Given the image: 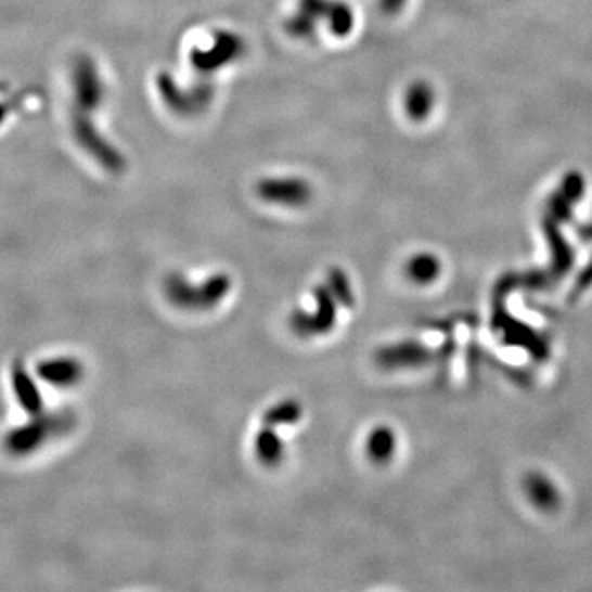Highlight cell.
Returning <instances> with one entry per match:
<instances>
[{
	"label": "cell",
	"instance_id": "obj_19",
	"mask_svg": "<svg viewBox=\"0 0 592 592\" xmlns=\"http://www.w3.org/2000/svg\"><path fill=\"white\" fill-rule=\"evenodd\" d=\"M2 89H5V85H2V82H0V91H2Z\"/></svg>",
	"mask_w": 592,
	"mask_h": 592
},
{
	"label": "cell",
	"instance_id": "obj_10",
	"mask_svg": "<svg viewBox=\"0 0 592 592\" xmlns=\"http://www.w3.org/2000/svg\"><path fill=\"white\" fill-rule=\"evenodd\" d=\"M11 382L15 400H17L21 409L24 410V413H27L28 416H37L44 412L43 397H41L40 388H38L34 375L21 362L12 365Z\"/></svg>",
	"mask_w": 592,
	"mask_h": 592
},
{
	"label": "cell",
	"instance_id": "obj_9",
	"mask_svg": "<svg viewBox=\"0 0 592 592\" xmlns=\"http://www.w3.org/2000/svg\"><path fill=\"white\" fill-rule=\"evenodd\" d=\"M38 378L53 387H73L85 375V365L75 358H52L38 362L35 368Z\"/></svg>",
	"mask_w": 592,
	"mask_h": 592
},
{
	"label": "cell",
	"instance_id": "obj_11",
	"mask_svg": "<svg viewBox=\"0 0 592 592\" xmlns=\"http://www.w3.org/2000/svg\"><path fill=\"white\" fill-rule=\"evenodd\" d=\"M436 92L428 81L412 82L403 95V110L413 123H423L428 119L435 110Z\"/></svg>",
	"mask_w": 592,
	"mask_h": 592
},
{
	"label": "cell",
	"instance_id": "obj_2",
	"mask_svg": "<svg viewBox=\"0 0 592 592\" xmlns=\"http://www.w3.org/2000/svg\"><path fill=\"white\" fill-rule=\"evenodd\" d=\"M356 295L348 273L343 269H331L326 282L313 289V310H295L289 326L296 336L320 337L336 326L339 310L355 307Z\"/></svg>",
	"mask_w": 592,
	"mask_h": 592
},
{
	"label": "cell",
	"instance_id": "obj_14",
	"mask_svg": "<svg viewBox=\"0 0 592 592\" xmlns=\"http://www.w3.org/2000/svg\"><path fill=\"white\" fill-rule=\"evenodd\" d=\"M324 21L327 22V28L336 37H346V35L355 30L356 15L348 2H344V0H330Z\"/></svg>",
	"mask_w": 592,
	"mask_h": 592
},
{
	"label": "cell",
	"instance_id": "obj_1",
	"mask_svg": "<svg viewBox=\"0 0 592 592\" xmlns=\"http://www.w3.org/2000/svg\"><path fill=\"white\" fill-rule=\"evenodd\" d=\"M72 133L79 149L107 173L123 175L127 160L123 152L95 126V114L106 98L103 76L89 55L76 56L72 68Z\"/></svg>",
	"mask_w": 592,
	"mask_h": 592
},
{
	"label": "cell",
	"instance_id": "obj_18",
	"mask_svg": "<svg viewBox=\"0 0 592 592\" xmlns=\"http://www.w3.org/2000/svg\"><path fill=\"white\" fill-rule=\"evenodd\" d=\"M12 104H14V101H11V103L0 104V123H2V120H4V117L8 116L9 113H11Z\"/></svg>",
	"mask_w": 592,
	"mask_h": 592
},
{
	"label": "cell",
	"instance_id": "obj_7",
	"mask_svg": "<svg viewBox=\"0 0 592 592\" xmlns=\"http://www.w3.org/2000/svg\"><path fill=\"white\" fill-rule=\"evenodd\" d=\"M256 193L270 205L300 208L311 202L313 186L300 177H267L257 181Z\"/></svg>",
	"mask_w": 592,
	"mask_h": 592
},
{
	"label": "cell",
	"instance_id": "obj_6",
	"mask_svg": "<svg viewBox=\"0 0 592 592\" xmlns=\"http://www.w3.org/2000/svg\"><path fill=\"white\" fill-rule=\"evenodd\" d=\"M247 52V44L241 35L231 30L216 31L213 44L206 50L196 48L191 53V65L196 72L213 75L221 68L239 62Z\"/></svg>",
	"mask_w": 592,
	"mask_h": 592
},
{
	"label": "cell",
	"instance_id": "obj_8",
	"mask_svg": "<svg viewBox=\"0 0 592 592\" xmlns=\"http://www.w3.org/2000/svg\"><path fill=\"white\" fill-rule=\"evenodd\" d=\"M330 0H298V9L285 21V30L293 38H311L318 22L326 17Z\"/></svg>",
	"mask_w": 592,
	"mask_h": 592
},
{
	"label": "cell",
	"instance_id": "obj_13",
	"mask_svg": "<svg viewBox=\"0 0 592 592\" xmlns=\"http://www.w3.org/2000/svg\"><path fill=\"white\" fill-rule=\"evenodd\" d=\"M365 453L375 464H385L394 458L397 450V435L387 425H378L365 438Z\"/></svg>",
	"mask_w": 592,
	"mask_h": 592
},
{
	"label": "cell",
	"instance_id": "obj_17",
	"mask_svg": "<svg viewBox=\"0 0 592 592\" xmlns=\"http://www.w3.org/2000/svg\"><path fill=\"white\" fill-rule=\"evenodd\" d=\"M407 0H378V8L385 15H397L406 8Z\"/></svg>",
	"mask_w": 592,
	"mask_h": 592
},
{
	"label": "cell",
	"instance_id": "obj_4",
	"mask_svg": "<svg viewBox=\"0 0 592 592\" xmlns=\"http://www.w3.org/2000/svg\"><path fill=\"white\" fill-rule=\"evenodd\" d=\"M76 416L72 410H59L53 413H40L30 416L24 425L15 426L5 435L4 448L11 456H30L44 447L48 441L66 435L75 426Z\"/></svg>",
	"mask_w": 592,
	"mask_h": 592
},
{
	"label": "cell",
	"instance_id": "obj_5",
	"mask_svg": "<svg viewBox=\"0 0 592 592\" xmlns=\"http://www.w3.org/2000/svg\"><path fill=\"white\" fill-rule=\"evenodd\" d=\"M157 88L165 104L180 116L202 114L203 111L208 110L216 94L215 85L211 82H200L194 88L183 91L175 81L173 76L168 75L167 72H162L157 76Z\"/></svg>",
	"mask_w": 592,
	"mask_h": 592
},
{
	"label": "cell",
	"instance_id": "obj_12",
	"mask_svg": "<svg viewBox=\"0 0 592 592\" xmlns=\"http://www.w3.org/2000/svg\"><path fill=\"white\" fill-rule=\"evenodd\" d=\"M254 451H256L257 460L267 467L279 466L285 456V445L280 438L275 426L266 425L262 423V428L257 432L254 439Z\"/></svg>",
	"mask_w": 592,
	"mask_h": 592
},
{
	"label": "cell",
	"instance_id": "obj_3",
	"mask_svg": "<svg viewBox=\"0 0 592 592\" xmlns=\"http://www.w3.org/2000/svg\"><path fill=\"white\" fill-rule=\"evenodd\" d=\"M232 280L228 273H215L202 283L191 282L183 273H170L165 279L164 292L173 307L186 311H208L219 307L231 293Z\"/></svg>",
	"mask_w": 592,
	"mask_h": 592
},
{
	"label": "cell",
	"instance_id": "obj_15",
	"mask_svg": "<svg viewBox=\"0 0 592 592\" xmlns=\"http://www.w3.org/2000/svg\"><path fill=\"white\" fill-rule=\"evenodd\" d=\"M301 416H304L301 403L295 399H286L270 407L263 413L262 423L279 428V426L295 425V423L300 422Z\"/></svg>",
	"mask_w": 592,
	"mask_h": 592
},
{
	"label": "cell",
	"instance_id": "obj_16",
	"mask_svg": "<svg viewBox=\"0 0 592 592\" xmlns=\"http://www.w3.org/2000/svg\"><path fill=\"white\" fill-rule=\"evenodd\" d=\"M439 272V260L432 254H419L407 263V273L416 283H428Z\"/></svg>",
	"mask_w": 592,
	"mask_h": 592
}]
</instances>
